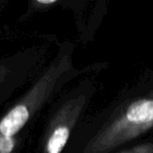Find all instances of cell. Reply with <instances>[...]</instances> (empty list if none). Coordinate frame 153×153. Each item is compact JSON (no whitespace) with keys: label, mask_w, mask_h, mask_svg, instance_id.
I'll use <instances>...</instances> for the list:
<instances>
[{"label":"cell","mask_w":153,"mask_h":153,"mask_svg":"<svg viewBox=\"0 0 153 153\" xmlns=\"http://www.w3.org/2000/svg\"><path fill=\"white\" fill-rule=\"evenodd\" d=\"M152 133L153 71H146L107 106L87 115L66 153H110Z\"/></svg>","instance_id":"cell-1"},{"label":"cell","mask_w":153,"mask_h":153,"mask_svg":"<svg viewBox=\"0 0 153 153\" xmlns=\"http://www.w3.org/2000/svg\"><path fill=\"white\" fill-rule=\"evenodd\" d=\"M110 153H153V134Z\"/></svg>","instance_id":"cell-5"},{"label":"cell","mask_w":153,"mask_h":153,"mask_svg":"<svg viewBox=\"0 0 153 153\" xmlns=\"http://www.w3.org/2000/svg\"><path fill=\"white\" fill-rule=\"evenodd\" d=\"M11 153H16V152H11Z\"/></svg>","instance_id":"cell-6"},{"label":"cell","mask_w":153,"mask_h":153,"mask_svg":"<svg viewBox=\"0 0 153 153\" xmlns=\"http://www.w3.org/2000/svg\"><path fill=\"white\" fill-rule=\"evenodd\" d=\"M61 1L57 0H30L27 2V11L21 16L20 21H24L32 18L36 14H42L49 10H53L55 7L60 5Z\"/></svg>","instance_id":"cell-4"},{"label":"cell","mask_w":153,"mask_h":153,"mask_svg":"<svg viewBox=\"0 0 153 153\" xmlns=\"http://www.w3.org/2000/svg\"><path fill=\"white\" fill-rule=\"evenodd\" d=\"M76 44L63 41L25 90L0 114V153H19L44 109L85 69L74 63Z\"/></svg>","instance_id":"cell-2"},{"label":"cell","mask_w":153,"mask_h":153,"mask_svg":"<svg viewBox=\"0 0 153 153\" xmlns=\"http://www.w3.org/2000/svg\"><path fill=\"white\" fill-rule=\"evenodd\" d=\"M97 94V85L84 76L66 88L47 108L36 153H66L71 138L87 117V111Z\"/></svg>","instance_id":"cell-3"}]
</instances>
